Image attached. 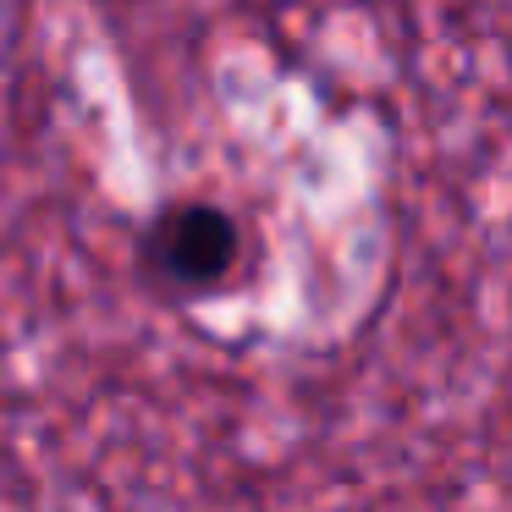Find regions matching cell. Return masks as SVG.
Segmentation results:
<instances>
[{
    "mask_svg": "<svg viewBox=\"0 0 512 512\" xmlns=\"http://www.w3.org/2000/svg\"><path fill=\"white\" fill-rule=\"evenodd\" d=\"M155 270L166 287H188V292H210L221 287L226 276L237 270V226L226 221L221 210L210 204H188V210H171L155 221Z\"/></svg>",
    "mask_w": 512,
    "mask_h": 512,
    "instance_id": "obj_1",
    "label": "cell"
}]
</instances>
